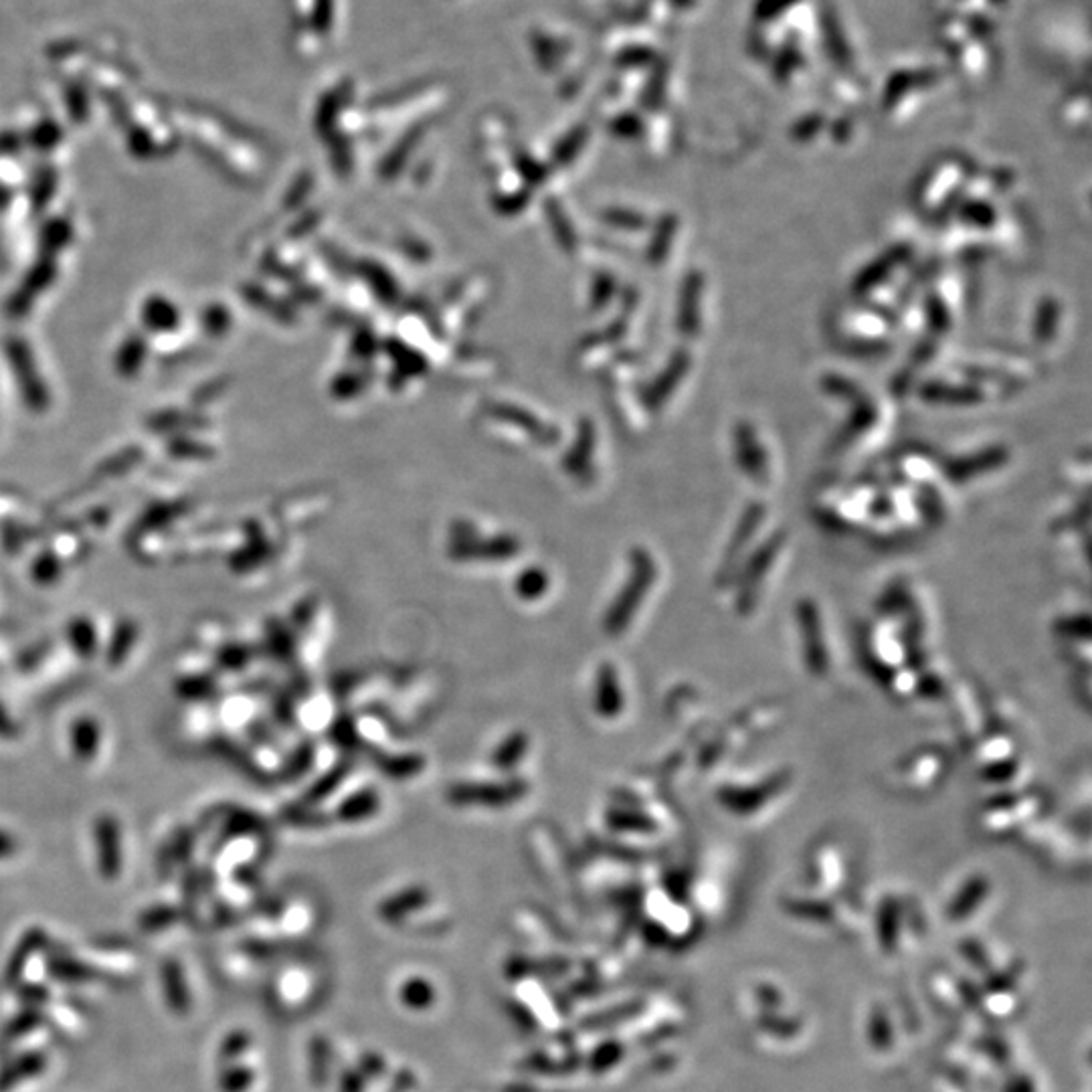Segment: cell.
Instances as JSON below:
<instances>
[{
    "label": "cell",
    "instance_id": "7a4b0ae2",
    "mask_svg": "<svg viewBox=\"0 0 1092 1092\" xmlns=\"http://www.w3.org/2000/svg\"><path fill=\"white\" fill-rule=\"evenodd\" d=\"M1005 461V452L1000 448H992V450H985L981 454H975L971 457H965L961 461H953L949 465V476L955 482H964L969 480L971 476H977L981 472L987 470H994V467L1001 465Z\"/></svg>",
    "mask_w": 1092,
    "mask_h": 1092
},
{
    "label": "cell",
    "instance_id": "277c9868",
    "mask_svg": "<svg viewBox=\"0 0 1092 1092\" xmlns=\"http://www.w3.org/2000/svg\"><path fill=\"white\" fill-rule=\"evenodd\" d=\"M923 397L932 403H949V405H971L981 401V393H977L971 386H953V384H939L930 382L923 386Z\"/></svg>",
    "mask_w": 1092,
    "mask_h": 1092
},
{
    "label": "cell",
    "instance_id": "6da1fadb",
    "mask_svg": "<svg viewBox=\"0 0 1092 1092\" xmlns=\"http://www.w3.org/2000/svg\"><path fill=\"white\" fill-rule=\"evenodd\" d=\"M799 628L803 630V636L808 637V639H805L803 647H805V660H808V666H810L812 673H816V675L825 673L827 652H825L819 617H818L816 609L808 603L799 605Z\"/></svg>",
    "mask_w": 1092,
    "mask_h": 1092
},
{
    "label": "cell",
    "instance_id": "3957f363",
    "mask_svg": "<svg viewBox=\"0 0 1092 1092\" xmlns=\"http://www.w3.org/2000/svg\"><path fill=\"white\" fill-rule=\"evenodd\" d=\"M735 439H737V448H739V457L741 463L746 472H750L752 476H765V454L761 450V444L757 435L750 431V427L741 425L735 431Z\"/></svg>",
    "mask_w": 1092,
    "mask_h": 1092
},
{
    "label": "cell",
    "instance_id": "ba28073f",
    "mask_svg": "<svg viewBox=\"0 0 1092 1092\" xmlns=\"http://www.w3.org/2000/svg\"><path fill=\"white\" fill-rule=\"evenodd\" d=\"M698 292H700V279H692L690 285H688V298H686L690 302H686V309H684V320L688 324V330H692L694 324H696V306L698 304L694 300H696Z\"/></svg>",
    "mask_w": 1092,
    "mask_h": 1092
},
{
    "label": "cell",
    "instance_id": "52a82bcc",
    "mask_svg": "<svg viewBox=\"0 0 1092 1092\" xmlns=\"http://www.w3.org/2000/svg\"><path fill=\"white\" fill-rule=\"evenodd\" d=\"M964 219L975 227H992L996 221V211L983 200H971L964 206Z\"/></svg>",
    "mask_w": 1092,
    "mask_h": 1092
},
{
    "label": "cell",
    "instance_id": "8992f818",
    "mask_svg": "<svg viewBox=\"0 0 1092 1092\" xmlns=\"http://www.w3.org/2000/svg\"><path fill=\"white\" fill-rule=\"evenodd\" d=\"M1058 324V306L1056 302H1044L1037 309L1036 318V336L1039 341H1050L1054 336V328Z\"/></svg>",
    "mask_w": 1092,
    "mask_h": 1092
},
{
    "label": "cell",
    "instance_id": "5b68a950",
    "mask_svg": "<svg viewBox=\"0 0 1092 1092\" xmlns=\"http://www.w3.org/2000/svg\"><path fill=\"white\" fill-rule=\"evenodd\" d=\"M902 255H904V249H900L898 255H894V259H891V257H884V259H882V257H880L878 262H874L860 277H857V288H860V290H870V288H874V285H878L880 279H884V277H887V275L891 273L892 266H896V262H900V257H902Z\"/></svg>",
    "mask_w": 1092,
    "mask_h": 1092
}]
</instances>
